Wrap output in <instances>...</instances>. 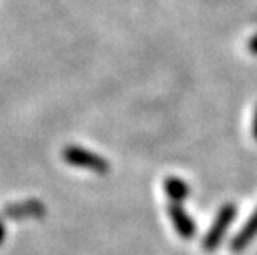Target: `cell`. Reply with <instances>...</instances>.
I'll return each mask as SVG.
<instances>
[{"mask_svg":"<svg viewBox=\"0 0 257 255\" xmlns=\"http://www.w3.org/2000/svg\"><path fill=\"white\" fill-rule=\"evenodd\" d=\"M63 161L70 166L75 167H83V169H90L96 174H106L110 171V162H108L105 157L88 151L85 148H80V146H73L70 144L63 149Z\"/></svg>","mask_w":257,"mask_h":255,"instance_id":"1","label":"cell"},{"mask_svg":"<svg viewBox=\"0 0 257 255\" xmlns=\"http://www.w3.org/2000/svg\"><path fill=\"white\" fill-rule=\"evenodd\" d=\"M234 217H236V205L234 204L222 205L219 209V212H217L214 224H212L209 232L202 238V247H204V250L207 252L216 250L217 245L222 242V237L227 232L229 225H231V222L234 220Z\"/></svg>","mask_w":257,"mask_h":255,"instance_id":"2","label":"cell"},{"mask_svg":"<svg viewBox=\"0 0 257 255\" xmlns=\"http://www.w3.org/2000/svg\"><path fill=\"white\" fill-rule=\"evenodd\" d=\"M47 214L45 205H43L40 200L37 199H30V200H24V202H15L10 204L7 207L2 209L0 217L2 219H14V220H20V219H40Z\"/></svg>","mask_w":257,"mask_h":255,"instance_id":"3","label":"cell"},{"mask_svg":"<svg viewBox=\"0 0 257 255\" xmlns=\"http://www.w3.org/2000/svg\"><path fill=\"white\" fill-rule=\"evenodd\" d=\"M169 217H171L174 229L183 238H191L196 234V224L193 219L186 214V210L183 209L181 202H171L169 204Z\"/></svg>","mask_w":257,"mask_h":255,"instance_id":"4","label":"cell"},{"mask_svg":"<svg viewBox=\"0 0 257 255\" xmlns=\"http://www.w3.org/2000/svg\"><path fill=\"white\" fill-rule=\"evenodd\" d=\"M257 235V209L254 210V214L250 215V219L245 222L244 227L237 232V235L232 238L231 242V250L232 252H242L245 247L252 242V238Z\"/></svg>","mask_w":257,"mask_h":255,"instance_id":"5","label":"cell"},{"mask_svg":"<svg viewBox=\"0 0 257 255\" xmlns=\"http://www.w3.org/2000/svg\"><path fill=\"white\" fill-rule=\"evenodd\" d=\"M189 186L188 182L183 181L181 177H166L165 179V192L173 202H181L189 196Z\"/></svg>","mask_w":257,"mask_h":255,"instance_id":"6","label":"cell"},{"mask_svg":"<svg viewBox=\"0 0 257 255\" xmlns=\"http://www.w3.org/2000/svg\"><path fill=\"white\" fill-rule=\"evenodd\" d=\"M247 48H249V52L252 53V55H255V57H257V34L252 37V39L249 40V45H247Z\"/></svg>","mask_w":257,"mask_h":255,"instance_id":"7","label":"cell"},{"mask_svg":"<svg viewBox=\"0 0 257 255\" xmlns=\"http://www.w3.org/2000/svg\"><path fill=\"white\" fill-rule=\"evenodd\" d=\"M5 240V225H4V219L0 217V245L4 243Z\"/></svg>","mask_w":257,"mask_h":255,"instance_id":"8","label":"cell"},{"mask_svg":"<svg viewBox=\"0 0 257 255\" xmlns=\"http://www.w3.org/2000/svg\"><path fill=\"white\" fill-rule=\"evenodd\" d=\"M252 136L257 141V106H255V113H254V121H252Z\"/></svg>","mask_w":257,"mask_h":255,"instance_id":"9","label":"cell"}]
</instances>
